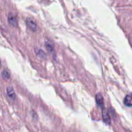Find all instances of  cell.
Segmentation results:
<instances>
[{"label":"cell","mask_w":132,"mask_h":132,"mask_svg":"<svg viewBox=\"0 0 132 132\" xmlns=\"http://www.w3.org/2000/svg\"><path fill=\"white\" fill-rule=\"evenodd\" d=\"M27 24L28 28L32 31L35 32L37 30V24L32 18H28L27 19Z\"/></svg>","instance_id":"obj_1"},{"label":"cell","mask_w":132,"mask_h":132,"mask_svg":"<svg viewBox=\"0 0 132 132\" xmlns=\"http://www.w3.org/2000/svg\"><path fill=\"white\" fill-rule=\"evenodd\" d=\"M95 100H96L97 104L101 108H104V99L103 96L100 94H98L95 95Z\"/></svg>","instance_id":"obj_2"},{"label":"cell","mask_w":132,"mask_h":132,"mask_svg":"<svg viewBox=\"0 0 132 132\" xmlns=\"http://www.w3.org/2000/svg\"><path fill=\"white\" fill-rule=\"evenodd\" d=\"M9 24H11L13 27H15L17 25V23H18V19H17L16 15H15L14 14H10L9 15Z\"/></svg>","instance_id":"obj_3"},{"label":"cell","mask_w":132,"mask_h":132,"mask_svg":"<svg viewBox=\"0 0 132 132\" xmlns=\"http://www.w3.org/2000/svg\"><path fill=\"white\" fill-rule=\"evenodd\" d=\"M6 94L9 95V97L12 99V100H15V94L14 90L12 88L11 86H8L6 88Z\"/></svg>","instance_id":"obj_4"},{"label":"cell","mask_w":132,"mask_h":132,"mask_svg":"<svg viewBox=\"0 0 132 132\" xmlns=\"http://www.w3.org/2000/svg\"><path fill=\"white\" fill-rule=\"evenodd\" d=\"M102 117H103V121H104L106 124H107V125H110V124L111 122L110 117L108 112H107L106 110H104L103 111V115H102Z\"/></svg>","instance_id":"obj_5"},{"label":"cell","mask_w":132,"mask_h":132,"mask_svg":"<svg viewBox=\"0 0 132 132\" xmlns=\"http://www.w3.org/2000/svg\"><path fill=\"white\" fill-rule=\"evenodd\" d=\"M124 104L127 106H132V94H128L125 97L124 99Z\"/></svg>","instance_id":"obj_6"},{"label":"cell","mask_w":132,"mask_h":132,"mask_svg":"<svg viewBox=\"0 0 132 132\" xmlns=\"http://www.w3.org/2000/svg\"><path fill=\"white\" fill-rule=\"evenodd\" d=\"M45 46H46V49H47L48 51L49 52H52L54 51V44H53L50 41H49V40H46V41H45Z\"/></svg>","instance_id":"obj_7"},{"label":"cell","mask_w":132,"mask_h":132,"mask_svg":"<svg viewBox=\"0 0 132 132\" xmlns=\"http://www.w3.org/2000/svg\"><path fill=\"white\" fill-rule=\"evenodd\" d=\"M1 75H2V76L3 77V78L6 79H8L10 78V73L8 69L3 70L2 73H1Z\"/></svg>","instance_id":"obj_8"},{"label":"cell","mask_w":132,"mask_h":132,"mask_svg":"<svg viewBox=\"0 0 132 132\" xmlns=\"http://www.w3.org/2000/svg\"><path fill=\"white\" fill-rule=\"evenodd\" d=\"M36 53L38 56L41 57H45V54L42 50H39V49H36Z\"/></svg>","instance_id":"obj_9"}]
</instances>
